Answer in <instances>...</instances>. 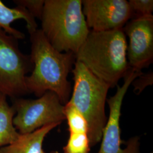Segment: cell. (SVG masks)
I'll use <instances>...</instances> for the list:
<instances>
[{"mask_svg":"<svg viewBox=\"0 0 153 153\" xmlns=\"http://www.w3.org/2000/svg\"><path fill=\"white\" fill-rule=\"evenodd\" d=\"M153 76L152 71L147 74L142 73L133 81L131 85H133L136 94H140L147 86L153 85Z\"/></svg>","mask_w":153,"mask_h":153,"instance_id":"cell-16","label":"cell"},{"mask_svg":"<svg viewBox=\"0 0 153 153\" xmlns=\"http://www.w3.org/2000/svg\"><path fill=\"white\" fill-rule=\"evenodd\" d=\"M82 6L88 27L93 31L123 29L133 18L126 0H83Z\"/></svg>","mask_w":153,"mask_h":153,"instance_id":"cell-8","label":"cell"},{"mask_svg":"<svg viewBox=\"0 0 153 153\" xmlns=\"http://www.w3.org/2000/svg\"><path fill=\"white\" fill-rule=\"evenodd\" d=\"M40 20L44 36L60 52L76 55L90 31L81 0H45Z\"/></svg>","mask_w":153,"mask_h":153,"instance_id":"cell-3","label":"cell"},{"mask_svg":"<svg viewBox=\"0 0 153 153\" xmlns=\"http://www.w3.org/2000/svg\"><path fill=\"white\" fill-rule=\"evenodd\" d=\"M16 112L13 125L21 134L35 131L44 126L65 120L64 105L55 93L47 91L36 99H11Z\"/></svg>","mask_w":153,"mask_h":153,"instance_id":"cell-6","label":"cell"},{"mask_svg":"<svg viewBox=\"0 0 153 153\" xmlns=\"http://www.w3.org/2000/svg\"><path fill=\"white\" fill-rule=\"evenodd\" d=\"M126 51L127 40L123 29L90 30L75 55L76 61L113 88L131 69Z\"/></svg>","mask_w":153,"mask_h":153,"instance_id":"cell-2","label":"cell"},{"mask_svg":"<svg viewBox=\"0 0 153 153\" xmlns=\"http://www.w3.org/2000/svg\"><path fill=\"white\" fill-rule=\"evenodd\" d=\"M33 67L30 55L19 48L18 40L0 28V93L11 99L29 94L26 78Z\"/></svg>","mask_w":153,"mask_h":153,"instance_id":"cell-5","label":"cell"},{"mask_svg":"<svg viewBox=\"0 0 153 153\" xmlns=\"http://www.w3.org/2000/svg\"><path fill=\"white\" fill-rule=\"evenodd\" d=\"M19 19L25 21L30 35L38 30L35 19L26 9L18 6L10 8L0 0V28L16 39L22 40L25 38V34L11 26L13 22Z\"/></svg>","mask_w":153,"mask_h":153,"instance_id":"cell-10","label":"cell"},{"mask_svg":"<svg viewBox=\"0 0 153 153\" xmlns=\"http://www.w3.org/2000/svg\"></svg>","mask_w":153,"mask_h":153,"instance_id":"cell-18","label":"cell"},{"mask_svg":"<svg viewBox=\"0 0 153 153\" xmlns=\"http://www.w3.org/2000/svg\"><path fill=\"white\" fill-rule=\"evenodd\" d=\"M142 73V71H136L131 68L124 77L122 86L117 85L115 95L107 99L109 116L103 130L102 142L98 153H140V138L137 136L126 142V148L121 147L122 143L124 142L121 138L120 119L121 106L126 93L133 81Z\"/></svg>","mask_w":153,"mask_h":153,"instance_id":"cell-7","label":"cell"},{"mask_svg":"<svg viewBox=\"0 0 153 153\" xmlns=\"http://www.w3.org/2000/svg\"><path fill=\"white\" fill-rule=\"evenodd\" d=\"M73 74L74 86L69 102L87 121L90 146L100 142L107 117L105 112L109 85L99 79L82 63L76 61Z\"/></svg>","mask_w":153,"mask_h":153,"instance_id":"cell-4","label":"cell"},{"mask_svg":"<svg viewBox=\"0 0 153 153\" xmlns=\"http://www.w3.org/2000/svg\"><path fill=\"white\" fill-rule=\"evenodd\" d=\"M13 2L16 6L26 9L35 19H41L44 9V0H14Z\"/></svg>","mask_w":153,"mask_h":153,"instance_id":"cell-15","label":"cell"},{"mask_svg":"<svg viewBox=\"0 0 153 153\" xmlns=\"http://www.w3.org/2000/svg\"><path fill=\"white\" fill-rule=\"evenodd\" d=\"M49 153H59V152H57V151H52V152H51Z\"/></svg>","mask_w":153,"mask_h":153,"instance_id":"cell-17","label":"cell"},{"mask_svg":"<svg viewBox=\"0 0 153 153\" xmlns=\"http://www.w3.org/2000/svg\"><path fill=\"white\" fill-rule=\"evenodd\" d=\"M59 125L52 124L32 133L21 134L15 142L0 148V153H45L43 148L45 138Z\"/></svg>","mask_w":153,"mask_h":153,"instance_id":"cell-11","label":"cell"},{"mask_svg":"<svg viewBox=\"0 0 153 153\" xmlns=\"http://www.w3.org/2000/svg\"><path fill=\"white\" fill-rule=\"evenodd\" d=\"M69 137L63 148L64 153H90V145L87 131L70 130Z\"/></svg>","mask_w":153,"mask_h":153,"instance_id":"cell-13","label":"cell"},{"mask_svg":"<svg viewBox=\"0 0 153 153\" xmlns=\"http://www.w3.org/2000/svg\"><path fill=\"white\" fill-rule=\"evenodd\" d=\"M128 2L133 13V18L152 15L153 0H129Z\"/></svg>","mask_w":153,"mask_h":153,"instance_id":"cell-14","label":"cell"},{"mask_svg":"<svg viewBox=\"0 0 153 153\" xmlns=\"http://www.w3.org/2000/svg\"><path fill=\"white\" fill-rule=\"evenodd\" d=\"M127 42V59L130 68L141 71L153 61V16L132 18L123 28Z\"/></svg>","mask_w":153,"mask_h":153,"instance_id":"cell-9","label":"cell"},{"mask_svg":"<svg viewBox=\"0 0 153 153\" xmlns=\"http://www.w3.org/2000/svg\"><path fill=\"white\" fill-rule=\"evenodd\" d=\"M16 112L7 101L5 95L0 93V148L15 142L19 134L13 125Z\"/></svg>","mask_w":153,"mask_h":153,"instance_id":"cell-12","label":"cell"},{"mask_svg":"<svg viewBox=\"0 0 153 153\" xmlns=\"http://www.w3.org/2000/svg\"><path fill=\"white\" fill-rule=\"evenodd\" d=\"M30 35V56L33 67L31 74L26 78L28 93L39 98L47 91L53 92L65 105L71 94V83L68 76L76 62V56L54 48L41 29Z\"/></svg>","mask_w":153,"mask_h":153,"instance_id":"cell-1","label":"cell"}]
</instances>
